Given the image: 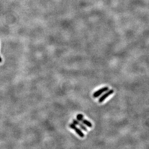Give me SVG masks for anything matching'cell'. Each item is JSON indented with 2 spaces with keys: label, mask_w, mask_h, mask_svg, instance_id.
<instances>
[{
  "label": "cell",
  "mask_w": 149,
  "mask_h": 149,
  "mask_svg": "<svg viewBox=\"0 0 149 149\" xmlns=\"http://www.w3.org/2000/svg\"><path fill=\"white\" fill-rule=\"evenodd\" d=\"M114 92V91L113 89H111V90H109L108 91H106V92L105 93V94H104L103 95H102L100 98L98 100V102L99 103L103 102L107 98H108L110 96H111V95L113 94Z\"/></svg>",
  "instance_id": "obj_3"
},
{
  "label": "cell",
  "mask_w": 149,
  "mask_h": 149,
  "mask_svg": "<svg viewBox=\"0 0 149 149\" xmlns=\"http://www.w3.org/2000/svg\"><path fill=\"white\" fill-rule=\"evenodd\" d=\"M2 59L1 57L0 56V63H1V62H2Z\"/></svg>",
  "instance_id": "obj_6"
},
{
  "label": "cell",
  "mask_w": 149,
  "mask_h": 149,
  "mask_svg": "<svg viewBox=\"0 0 149 149\" xmlns=\"http://www.w3.org/2000/svg\"><path fill=\"white\" fill-rule=\"evenodd\" d=\"M69 126L70 128H71L73 130H74L80 137H81L82 138L84 137L85 135H84V134L83 133V132L82 131V130H81L79 128H78L76 126V125H75L74 123H71V124H69Z\"/></svg>",
  "instance_id": "obj_2"
},
{
  "label": "cell",
  "mask_w": 149,
  "mask_h": 149,
  "mask_svg": "<svg viewBox=\"0 0 149 149\" xmlns=\"http://www.w3.org/2000/svg\"><path fill=\"white\" fill-rule=\"evenodd\" d=\"M109 90V88L108 86L102 87V88L99 89L98 90L96 91L94 93V94H93V97L94 98H97L99 97L101 94H102L105 92L108 91Z\"/></svg>",
  "instance_id": "obj_4"
},
{
  "label": "cell",
  "mask_w": 149,
  "mask_h": 149,
  "mask_svg": "<svg viewBox=\"0 0 149 149\" xmlns=\"http://www.w3.org/2000/svg\"><path fill=\"white\" fill-rule=\"evenodd\" d=\"M77 119L79 121H80L83 124L86 125L87 127H92L93 125L91 122L88 120L84 119V116L82 114H78L77 115Z\"/></svg>",
  "instance_id": "obj_1"
},
{
  "label": "cell",
  "mask_w": 149,
  "mask_h": 149,
  "mask_svg": "<svg viewBox=\"0 0 149 149\" xmlns=\"http://www.w3.org/2000/svg\"><path fill=\"white\" fill-rule=\"evenodd\" d=\"M73 122L75 125H76V126H79V127H80V128L82 129V130H83L85 131H87V127H86V126H85L82 123H81L80 122L78 121L77 120L73 119Z\"/></svg>",
  "instance_id": "obj_5"
}]
</instances>
